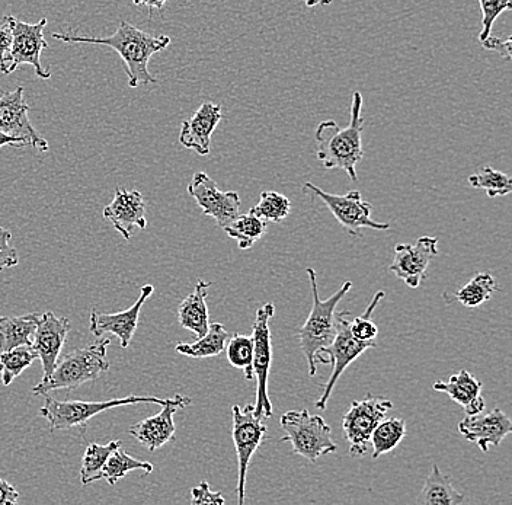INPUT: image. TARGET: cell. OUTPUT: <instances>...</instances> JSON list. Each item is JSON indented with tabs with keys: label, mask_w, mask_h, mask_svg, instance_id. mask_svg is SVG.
Returning a JSON list of instances; mask_svg holds the SVG:
<instances>
[{
	"label": "cell",
	"mask_w": 512,
	"mask_h": 505,
	"mask_svg": "<svg viewBox=\"0 0 512 505\" xmlns=\"http://www.w3.org/2000/svg\"><path fill=\"white\" fill-rule=\"evenodd\" d=\"M363 95L354 92L351 102V121L347 127H339L334 120L322 121L316 127L318 159L326 169H342L350 180L357 181V165L364 156L363 131L366 118L361 115Z\"/></svg>",
	"instance_id": "7a4b0ae2"
},
{
	"label": "cell",
	"mask_w": 512,
	"mask_h": 505,
	"mask_svg": "<svg viewBox=\"0 0 512 505\" xmlns=\"http://www.w3.org/2000/svg\"><path fill=\"white\" fill-rule=\"evenodd\" d=\"M229 340V332L222 324H210L208 331L203 337L197 338L192 344L179 343L175 350L182 356L191 357V359H208V357H217L222 354Z\"/></svg>",
	"instance_id": "484cf974"
},
{
	"label": "cell",
	"mask_w": 512,
	"mask_h": 505,
	"mask_svg": "<svg viewBox=\"0 0 512 505\" xmlns=\"http://www.w3.org/2000/svg\"><path fill=\"white\" fill-rule=\"evenodd\" d=\"M133 471H144V473H152L153 465L149 462L136 459V457L128 455L126 450L118 447L111 453L105 463L102 478L107 479L108 484L115 485L120 479H123L127 473Z\"/></svg>",
	"instance_id": "4dcf8cb0"
},
{
	"label": "cell",
	"mask_w": 512,
	"mask_h": 505,
	"mask_svg": "<svg viewBox=\"0 0 512 505\" xmlns=\"http://www.w3.org/2000/svg\"><path fill=\"white\" fill-rule=\"evenodd\" d=\"M104 217L128 241L134 229L147 228L146 201L140 191L117 188L114 200L104 209Z\"/></svg>",
	"instance_id": "ffe728a7"
},
{
	"label": "cell",
	"mask_w": 512,
	"mask_h": 505,
	"mask_svg": "<svg viewBox=\"0 0 512 505\" xmlns=\"http://www.w3.org/2000/svg\"><path fill=\"white\" fill-rule=\"evenodd\" d=\"M482 382L467 370L450 377L448 382H435L432 389L437 392L447 393L451 401L459 404L466 415H475L485 411V399L482 396Z\"/></svg>",
	"instance_id": "7402d4cb"
},
{
	"label": "cell",
	"mask_w": 512,
	"mask_h": 505,
	"mask_svg": "<svg viewBox=\"0 0 512 505\" xmlns=\"http://www.w3.org/2000/svg\"><path fill=\"white\" fill-rule=\"evenodd\" d=\"M18 498V491L5 479L0 478V505H15Z\"/></svg>",
	"instance_id": "60d3db41"
},
{
	"label": "cell",
	"mask_w": 512,
	"mask_h": 505,
	"mask_svg": "<svg viewBox=\"0 0 512 505\" xmlns=\"http://www.w3.org/2000/svg\"><path fill=\"white\" fill-rule=\"evenodd\" d=\"M304 188L318 196L328 207L329 212L334 214L335 219L341 223L342 228L355 238H360V230L363 228L374 230L390 228L389 223H380L371 219V204L363 200L360 191L352 190L345 196H335V194L326 193L322 188L316 187L312 182H306Z\"/></svg>",
	"instance_id": "7c38bea8"
},
{
	"label": "cell",
	"mask_w": 512,
	"mask_h": 505,
	"mask_svg": "<svg viewBox=\"0 0 512 505\" xmlns=\"http://www.w3.org/2000/svg\"><path fill=\"white\" fill-rule=\"evenodd\" d=\"M222 118L220 105L204 102L190 120L182 123L179 143L187 149L194 150L200 156H207L211 149V136Z\"/></svg>",
	"instance_id": "44dd1931"
},
{
	"label": "cell",
	"mask_w": 512,
	"mask_h": 505,
	"mask_svg": "<svg viewBox=\"0 0 512 505\" xmlns=\"http://www.w3.org/2000/svg\"><path fill=\"white\" fill-rule=\"evenodd\" d=\"M393 404L383 396L367 395L363 401H352L342 420L345 440L350 444V455L364 456L370 446L371 433L392 411Z\"/></svg>",
	"instance_id": "30bf717a"
},
{
	"label": "cell",
	"mask_w": 512,
	"mask_h": 505,
	"mask_svg": "<svg viewBox=\"0 0 512 505\" xmlns=\"http://www.w3.org/2000/svg\"><path fill=\"white\" fill-rule=\"evenodd\" d=\"M28 113L30 107L25 102L22 86L12 92H3L0 97V131L25 140L28 146L40 152H47L48 142L32 126Z\"/></svg>",
	"instance_id": "9a60e30c"
},
{
	"label": "cell",
	"mask_w": 512,
	"mask_h": 505,
	"mask_svg": "<svg viewBox=\"0 0 512 505\" xmlns=\"http://www.w3.org/2000/svg\"><path fill=\"white\" fill-rule=\"evenodd\" d=\"M121 446H123V443L120 440L110 441L105 446L98 443L89 444L86 447L85 455H83L82 468H80V482H82V485L92 484V482L102 479V471H104L108 457Z\"/></svg>",
	"instance_id": "83f0119b"
},
{
	"label": "cell",
	"mask_w": 512,
	"mask_h": 505,
	"mask_svg": "<svg viewBox=\"0 0 512 505\" xmlns=\"http://www.w3.org/2000/svg\"><path fill=\"white\" fill-rule=\"evenodd\" d=\"M470 187L475 190H483L488 197L508 196L512 191L510 175L496 171L492 166H483L475 175L469 177Z\"/></svg>",
	"instance_id": "1f68e13d"
},
{
	"label": "cell",
	"mask_w": 512,
	"mask_h": 505,
	"mask_svg": "<svg viewBox=\"0 0 512 505\" xmlns=\"http://www.w3.org/2000/svg\"><path fill=\"white\" fill-rule=\"evenodd\" d=\"M12 233L0 226V273L19 264V255L11 245Z\"/></svg>",
	"instance_id": "74e56055"
},
{
	"label": "cell",
	"mask_w": 512,
	"mask_h": 505,
	"mask_svg": "<svg viewBox=\"0 0 512 505\" xmlns=\"http://www.w3.org/2000/svg\"><path fill=\"white\" fill-rule=\"evenodd\" d=\"M291 201L283 194L275 191H262L259 203L249 213L264 222L281 223L290 214Z\"/></svg>",
	"instance_id": "d6a6232c"
},
{
	"label": "cell",
	"mask_w": 512,
	"mask_h": 505,
	"mask_svg": "<svg viewBox=\"0 0 512 505\" xmlns=\"http://www.w3.org/2000/svg\"><path fill=\"white\" fill-rule=\"evenodd\" d=\"M110 338H104L101 343L89 345L70 351L62 360H57L53 373L47 379L41 380L32 393L47 395L59 389H78L83 383L98 379L102 373L110 370V360L107 357Z\"/></svg>",
	"instance_id": "277c9868"
},
{
	"label": "cell",
	"mask_w": 512,
	"mask_h": 505,
	"mask_svg": "<svg viewBox=\"0 0 512 505\" xmlns=\"http://www.w3.org/2000/svg\"><path fill=\"white\" fill-rule=\"evenodd\" d=\"M274 303H265L256 312L254 326H252V341H254V377H256V404L254 412L256 418L265 420L272 417V404L268 393V377H270L272 364V341L270 322L274 318Z\"/></svg>",
	"instance_id": "ba28073f"
},
{
	"label": "cell",
	"mask_w": 512,
	"mask_h": 505,
	"mask_svg": "<svg viewBox=\"0 0 512 505\" xmlns=\"http://www.w3.org/2000/svg\"><path fill=\"white\" fill-rule=\"evenodd\" d=\"M223 229L230 238L238 241L242 251H246V249H251L267 232V222L251 213L243 214V216L240 214L238 219L233 220Z\"/></svg>",
	"instance_id": "f546056e"
},
{
	"label": "cell",
	"mask_w": 512,
	"mask_h": 505,
	"mask_svg": "<svg viewBox=\"0 0 512 505\" xmlns=\"http://www.w3.org/2000/svg\"><path fill=\"white\" fill-rule=\"evenodd\" d=\"M438 255V239L422 236L414 245L399 244L395 246L390 271L411 289L421 286L427 276L431 261Z\"/></svg>",
	"instance_id": "5bb4252c"
},
{
	"label": "cell",
	"mask_w": 512,
	"mask_h": 505,
	"mask_svg": "<svg viewBox=\"0 0 512 505\" xmlns=\"http://www.w3.org/2000/svg\"><path fill=\"white\" fill-rule=\"evenodd\" d=\"M483 49L488 51H495V53L501 54V57H504L505 60L510 62L512 56L511 44L512 37L505 38V40H501V38L494 37V35H489L485 40L480 41Z\"/></svg>",
	"instance_id": "ab89813d"
},
{
	"label": "cell",
	"mask_w": 512,
	"mask_h": 505,
	"mask_svg": "<svg viewBox=\"0 0 512 505\" xmlns=\"http://www.w3.org/2000/svg\"><path fill=\"white\" fill-rule=\"evenodd\" d=\"M307 276L312 289L313 306L300 329L299 340L300 348L309 364V375L315 377L318 373L320 351L331 345L338 331L336 308L352 289V281H345L338 292L332 294L329 299L322 300L319 297L318 283H316V271L313 268H307Z\"/></svg>",
	"instance_id": "3957f363"
},
{
	"label": "cell",
	"mask_w": 512,
	"mask_h": 505,
	"mask_svg": "<svg viewBox=\"0 0 512 505\" xmlns=\"http://www.w3.org/2000/svg\"><path fill=\"white\" fill-rule=\"evenodd\" d=\"M350 322V313H336L338 331H336L334 341H332L331 345H328V347L320 351L319 363H326V361L322 359V354H328V363L332 364L331 377H329L326 385L323 386L322 395H320V398L315 404V407L322 409V411L328 407L329 398H331L336 382H338L342 373H344L345 370L348 369V366L354 363L361 354L366 353L370 348H376L377 345L376 341L363 343V341L355 340L354 335L351 334Z\"/></svg>",
	"instance_id": "9c48e42d"
},
{
	"label": "cell",
	"mask_w": 512,
	"mask_h": 505,
	"mask_svg": "<svg viewBox=\"0 0 512 505\" xmlns=\"http://www.w3.org/2000/svg\"><path fill=\"white\" fill-rule=\"evenodd\" d=\"M51 37L69 44H98L110 47L120 54L126 67L128 86L139 88L140 85L156 83L155 76L149 72V62L156 53L163 51L171 44L168 35H150L140 28L121 21L117 31L110 37L95 38L83 35L51 33Z\"/></svg>",
	"instance_id": "6da1fadb"
},
{
	"label": "cell",
	"mask_w": 512,
	"mask_h": 505,
	"mask_svg": "<svg viewBox=\"0 0 512 505\" xmlns=\"http://www.w3.org/2000/svg\"><path fill=\"white\" fill-rule=\"evenodd\" d=\"M191 503L195 505L201 504H214V505H223L226 503L224 500L222 492H213L210 489V485L208 482H201L198 487L192 488L191 491Z\"/></svg>",
	"instance_id": "f35d334b"
},
{
	"label": "cell",
	"mask_w": 512,
	"mask_h": 505,
	"mask_svg": "<svg viewBox=\"0 0 512 505\" xmlns=\"http://www.w3.org/2000/svg\"><path fill=\"white\" fill-rule=\"evenodd\" d=\"M153 292H155V287L152 284H144L137 302L123 312L101 313L92 309L91 318H89V328H91L92 334L95 337H102L104 334L115 335L120 340L121 348H127L136 334L140 310Z\"/></svg>",
	"instance_id": "2e32d148"
},
{
	"label": "cell",
	"mask_w": 512,
	"mask_h": 505,
	"mask_svg": "<svg viewBox=\"0 0 512 505\" xmlns=\"http://www.w3.org/2000/svg\"><path fill=\"white\" fill-rule=\"evenodd\" d=\"M11 44V28H9L8 22L3 21V25H0V65L5 60L6 54L11 50Z\"/></svg>",
	"instance_id": "b9f144b4"
},
{
	"label": "cell",
	"mask_w": 512,
	"mask_h": 505,
	"mask_svg": "<svg viewBox=\"0 0 512 505\" xmlns=\"http://www.w3.org/2000/svg\"><path fill=\"white\" fill-rule=\"evenodd\" d=\"M227 360L230 366L240 369L246 379H254V367H252V359H254V341L252 337L246 335L235 334L230 338L227 345Z\"/></svg>",
	"instance_id": "e575fe53"
},
{
	"label": "cell",
	"mask_w": 512,
	"mask_h": 505,
	"mask_svg": "<svg viewBox=\"0 0 512 505\" xmlns=\"http://www.w3.org/2000/svg\"><path fill=\"white\" fill-rule=\"evenodd\" d=\"M168 399L156 396L130 395L126 398L111 399V401L85 402V401H57L46 396V402L40 409V415L50 424L51 431L70 430L75 427H86L89 420L108 411V409L126 407L133 404L165 405Z\"/></svg>",
	"instance_id": "8992f818"
},
{
	"label": "cell",
	"mask_w": 512,
	"mask_h": 505,
	"mask_svg": "<svg viewBox=\"0 0 512 505\" xmlns=\"http://www.w3.org/2000/svg\"><path fill=\"white\" fill-rule=\"evenodd\" d=\"M287 434L281 441H290L294 455L315 463L320 456L335 453L338 446L332 440V430L320 415L303 411H288L280 421Z\"/></svg>",
	"instance_id": "5b68a950"
},
{
	"label": "cell",
	"mask_w": 512,
	"mask_h": 505,
	"mask_svg": "<svg viewBox=\"0 0 512 505\" xmlns=\"http://www.w3.org/2000/svg\"><path fill=\"white\" fill-rule=\"evenodd\" d=\"M211 283L204 280H198L195 284L194 292L185 297L184 302L178 308V321L182 328L191 331L195 337H203L210 326V316H208L207 296Z\"/></svg>",
	"instance_id": "603a6c76"
},
{
	"label": "cell",
	"mask_w": 512,
	"mask_h": 505,
	"mask_svg": "<svg viewBox=\"0 0 512 505\" xmlns=\"http://www.w3.org/2000/svg\"><path fill=\"white\" fill-rule=\"evenodd\" d=\"M406 423L400 418H384L382 423L371 433L370 443L373 444V459L392 452L405 439Z\"/></svg>",
	"instance_id": "f1b7e54d"
},
{
	"label": "cell",
	"mask_w": 512,
	"mask_h": 505,
	"mask_svg": "<svg viewBox=\"0 0 512 505\" xmlns=\"http://www.w3.org/2000/svg\"><path fill=\"white\" fill-rule=\"evenodd\" d=\"M384 296H386L384 292L374 294L373 300H371L367 309L364 310L363 315L352 319L350 322L351 334L354 335L355 340L363 341V343L376 341L377 335H379V328L374 324L371 316H373L374 310H376L379 303L382 302Z\"/></svg>",
	"instance_id": "d590c367"
},
{
	"label": "cell",
	"mask_w": 512,
	"mask_h": 505,
	"mask_svg": "<svg viewBox=\"0 0 512 505\" xmlns=\"http://www.w3.org/2000/svg\"><path fill=\"white\" fill-rule=\"evenodd\" d=\"M133 3L137 6H146V8H149L150 15H152L153 9L162 11L166 0H133Z\"/></svg>",
	"instance_id": "ee69618b"
},
{
	"label": "cell",
	"mask_w": 512,
	"mask_h": 505,
	"mask_svg": "<svg viewBox=\"0 0 512 505\" xmlns=\"http://www.w3.org/2000/svg\"><path fill=\"white\" fill-rule=\"evenodd\" d=\"M332 2H334V0H304L307 8H315V6H328L331 5Z\"/></svg>",
	"instance_id": "f6af8a7d"
},
{
	"label": "cell",
	"mask_w": 512,
	"mask_h": 505,
	"mask_svg": "<svg viewBox=\"0 0 512 505\" xmlns=\"http://www.w3.org/2000/svg\"><path fill=\"white\" fill-rule=\"evenodd\" d=\"M40 313L24 316H0V351L28 345L31 347Z\"/></svg>",
	"instance_id": "cb8c5ba5"
},
{
	"label": "cell",
	"mask_w": 512,
	"mask_h": 505,
	"mask_svg": "<svg viewBox=\"0 0 512 505\" xmlns=\"http://www.w3.org/2000/svg\"><path fill=\"white\" fill-rule=\"evenodd\" d=\"M459 431L470 443H475L483 453L489 447H498L505 437L510 436L512 423L510 417L501 409H492L491 412H479L475 415H466L459 423Z\"/></svg>",
	"instance_id": "ac0fdd59"
},
{
	"label": "cell",
	"mask_w": 512,
	"mask_h": 505,
	"mask_svg": "<svg viewBox=\"0 0 512 505\" xmlns=\"http://www.w3.org/2000/svg\"><path fill=\"white\" fill-rule=\"evenodd\" d=\"M416 503L421 505H459L464 503V495L453 487L450 476L444 475L437 465H432V471L428 475Z\"/></svg>",
	"instance_id": "d4e9b609"
},
{
	"label": "cell",
	"mask_w": 512,
	"mask_h": 505,
	"mask_svg": "<svg viewBox=\"0 0 512 505\" xmlns=\"http://www.w3.org/2000/svg\"><path fill=\"white\" fill-rule=\"evenodd\" d=\"M5 146L24 147L28 146L25 140L18 139V137L9 136V134L0 131V149Z\"/></svg>",
	"instance_id": "7bdbcfd3"
},
{
	"label": "cell",
	"mask_w": 512,
	"mask_h": 505,
	"mask_svg": "<svg viewBox=\"0 0 512 505\" xmlns=\"http://www.w3.org/2000/svg\"><path fill=\"white\" fill-rule=\"evenodd\" d=\"M35 359H37V356H35L34 351H32V348L28 347V345H21V347L3 351V353L0 354V363H2L3 366L0 377H2L3 385H11L16 377L22 375V372L27 370L28 367L34 363Z\"/></svg>",
	"instance_id": "836d02e7"
},
{
	"label": "cell",
	"mask_w": 512,
	"mask_h": 505,
	"mask_svg": "<svg viewBox=\"0 0 512 505\" xmlns=\"http://www.w3.org/2000/svg\"><path fill=\"white\" fill-rule=\"evenodd\" d=\"M70 326H72L70 319L64 318V316L54 315L53 312L41 315L31 348L37 359H40L43 364V379H47L53 373L63 345L66 343Z\"/></svg>",
	"instance_id": "e0dca14e"
},
{
	"label": "cell",
	"mask_w": 512,
	"mask_h": 505,
	"mask_svg": "<svg viewBox=\"0 0 512 505\" xmlns=\"http://www.w3.org/2000/svg\"><path fill=\"white\" fill-rule=\"evenodd\" d=\"M233 427L232 437L238 455V500L239 504L245 501L246 476H248L249 463L256 450L261 446L262 441L267 434V425L262 420L256 418L254 404L246 405L240 408L239 405H233Z\"/></svg>",
	"instance_id": "8fae6325"
},
{
	"label": "cell",
	"mask_w": 512,
	"mask_h": 505,
	"mask_svg": "<svg viewBox=\"0 0 512 505\" xmlns=\"http://www.w3.org/2000/svg\"><path fill=\"white\" fill-rule=\"evenodd\" d=\"M480 11H482V31L479 34V41L485 40L491 35L494 22L499 15L505 11H511V0H479Z\"/></svg>",
	"instance_id": "8d00e7d4"
},
{
	"label": "cell",
	"mask_w": 512,
	"mask_h": 505,
	"mask_svg": "<svg viewBox=\"0 0 512 505\" xmlns=\"http://www.w3.org/2000/svg\"><path fill=\"white\" fill-rule=\"evenodd\" d=\"M3 21L8 22L11 28L12 44L11 50L6 54L5 60L0 65V72L3 75H11L21 65H30L34 67L35 75L40 79L51 78L50 70H46L41 63V53L43 50L50 49L44 30L47 27V18L41 19L37 24H27L19 21L12 15L5 17Z\"/></svg>",
	"instance_id": "52a82bcc"
},
{
	"label": "cell",
	"mask_w": 512,
	"mask_h": 505,
	"mask_svg": "<svg viewBox=\"0 0 512 505\" xmlns=\"http://www.w3.org/2000/svg\"><path fill=\"white\" fill-rule=\"evenodd\" d=\"M188 194L203 210L213 217L220 228L232 223L240 216V197L235 191H222L206 172H197L187 188Z\"/></svg>",
	"instance_id": "4fadbf2b"
},
{
	"label": "cell",
	"mask_w": 512,
	"mask_h": 505,
	"mask_svg": "<svg viewBox=\"0 0 512 505\" xmlns=\"http://www.w3.org/2000/svg\"><path fill=\"white\" fill-rule=\"evenodd\" d=\"M2 370H3V366H2V363H0V373H2Z\"/></svg>",
	"instance_id": "bcb514c9"
},
{
	"label": "cell",
	"mask_w": 512,
	"mask_h": 505,
	"mask_svg": "<svg viewBox=\"0 0 512 505\" xmlns=\"http://www.w3.org/2000/svg\"><path fill=\"white\" fill-rule=\"evenodd\" d=\"M191 405V399L187 396L175 395L162 405V411L155 417L146 418L140 423L134 424L128 430L131 436L136 437L150 452L160 449L175 437L174 415L178 409Z\"/></svg>",
	"instance_id": "d6986e66"
},
{
	"label": "cell",
	"mask_w": 512,
	"mask_h": 505,
	"mask_svg": "<svg viewBox=\"0 0 512 505\" xmlns=\"http://www.w3.org/2000/svg\"><path fill=\"white\" fill-rule=\"evenodd\" d=\"M498 292H501V287L496 284L494 276L491 273H479L459 292L454 293V299L466 308L473 309L491 300Z\"/></svg>",
	"instance_id": "4316f807"
}]
</instances>
